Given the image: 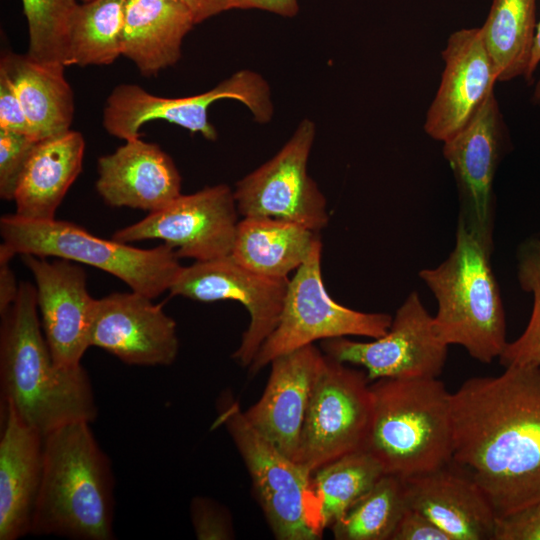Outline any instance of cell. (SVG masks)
<instances>
[{"label":"cell","mask_w":540,"mask_h":540,"mask_svg":"<svg viewBox=\"0 0 540 540\" xmlns=\"http://www.w3.org/2000/svg\"><path fill=\"white\" fill-rule=\"evenodd\" d=\"M221 99L240 101L260 123L272 116L266 81L252 71L241 70L205 93L181 98L155 96L135 84L118 85L107 99L103 125L109 134L128 141L140 138V128L146 122L165 120L214 141L217 132L208 120V109Z\"/></svg>","instance_id":"9c48e42d"},{"label":"cell","mask_w":540,"mask_h":540,"mask_svg":"<svg viewBox=\"0 0 540 540\" xmlns=\"http://www.w3.org/2000/svg\"><path fill=\"white\" fill-rule=\"evenodd\" d=\"M452 393V461L497 518L540 502V367L510 365Z\"/></svg>","instance_id":"6da1fadb"},{"label":"cell","mask_w":540,"mask_h":540,"mask_svg":"<svg viewBox=\"0 0 540 540\" xmlns=\"http://www.w3.org/2000/svg\"><path fill=\"white\" fill-rule=\"evenodd\" d=\"M315 125L304 119L280 151L236 183L239 214L267 216L320 232L329 222L327 201L307 172Z\"/></svg>","instance_id":"8fae6325"},{"label":"cell","mask_w":540,"mask_h":540,"mask_svg":"<svg viewBox=\"0 0 540 540\" xmlns=\"http://www.w3.org/2000/svg\"><path fill=\"white\" fill-rule=\"evenodd\" d=\"M125 0L76 6L68 28L65 65H108L122 55Z\"/></svg>","instance_id":"83f0119b"},{"label":"cell","mask_w":540,"mask_h":540,"mask_svg":"<svg viewBox=\"0 0 540 540\" xmlns=\"http://www.w3.org/2000/svg\"><path fill=\"white\" fill-rule=\"evenodd\" d=\"M231 9H261L285 17H293L298 12L297 0H228Z\"/></svg>","instance_id":"74e56055"},{"label":"cell","mask_w":540,"mask_h":540,"mask_svg":"<svg viewBox=\"0 0 540 540\" xmlns=\"http://www.w3.org/2000/svg\"><path fill=\"white\" fill-rule=\"evenodd\" d=\"M197 24L191 10L171 0H125L122 55L145 77L181 57L184 37Z\"/></svg>","instance_id":"603a6c76"},{"label":"cell","mask_w":540,"mask_h":540,"mask_svg":"<svg viewBox=\"0 0 540 540\" xmlns=\"http://www.w3.org/2000/svg\"><path fill=\"white\" fill-rule=\"evenodd\" d=\"M21 257L34 277L41 327L54 362L63 368L80 366L90 347L96 302L88 292L85 271L61 258Z\"/></svg>","instance_id":"2e32d148"},{"label":"cell","mask_w":540,"mask_h":540,"mask_svg":"<svg viewBox=\"0 0 540 540\" xmlns=\"http://www.w3.org/2000/svg\"><path fill=\"white\" fill-rule=\"evenodd\" d=\"M323 353L341 363L363 367L370 382L382 378H438L448 345L436 335L431 316L417 291L396 310L387 333L371 342L346 337L322 340Z\"/></svg>","instance_id":"7c38bea8"},{"label":"cell","mask_w":540,"mask_h":540,"mask_svg":"<svg viewBox=\"0 0 540 540\" xmlns=\"http://www.w3.org/2000/svg\"><path fill=\"white\" fill-rule=\"evenodd\" d=\"M0 234V260L32 254L86 264L152 299L169 291L183 267L176 251L165 243L141 249L95 236L70 221H31L7 214L0 219Z\"/></svg>","instance_id":"8992f818"},{"label":"cell","mask_w":540,"mask_h":540,"mask_svg":"<svg viewBox=\"0 0 540 540\" xmlns=\"http://www.w3.org/2000/svg\"><path fill=\"white\" fill-rule=\"evenodd\" d=\"M32 59L65 65L68 28L77 0H21Z\"/></svg>","instance_id":"1f68e13d"},{"label":"cell","mask_w":540,"mask_h":540,"mask_svg":"<svg viewBox=\"0 0 540 540\" xmlns=\"http://www.w3.org/2000/svg\"><path fill=\"white\" fill-rule=\"evenodd\" d=\"M83 2L89 0H82ZM188 7L193 13L196 23L230 10L228 0H171Z\"/></svg>","instance_id":"ab89813d"},{"label":"cell","mask_w":540,"mask_h":540,"mask_svg":"<svg viewBox=\"0 0 540 540\" xmlns=\"http://www.w3.org/2000/svg\"><path fill=\"white\" fill-rule=\"evenodd\" d=\"M288 282L258 274L227 255L182 267L169 292L205 303L240 302L250 322L232 358L248 368L279 322Z\"/></svg>","instance_id":"5bb4252c"},{"label":"cell","mask_w":540,"mask_h":540,"mask_svg":"<svg viewBox=\"0 0 540 540\" xmlns=\"http://www.w3.org/2000/svg\"><path fill=\"white\" fill-rule=\"evenodd\" d=\"M444 70L427 111L425 132L446 142L463 130L494 92L497 74L480 28L452 33L442 51Z\"/></svg>","instance_id":"ac0fdd59"},{"label":"cell","mask_w":540,"mask_h":540,"mask_svg":"<svg viewBox=\"0 0 540 540\" xmlns=\"http://www.w3.org/2000/svg\"><path fill=\"white\" fill-rule=\"evenodd\" d=\"M536 0H493L480 27L498 81L527 79L536 32Z\"/></svg>","instance_id":"4316f807"},{"label":"cell","mask_w":540,"mask_h":540,"mask_svg":"<svg viewBox=\"0 0 540 540\" xmlns=\"http://www.w3.org/2000/svg\"><path fill=\"white\" fill-rule=\"evenodd\" d=\"M492 252L458 220L455 245L448 257L419 272L437 302L433 328L438 338L448 346H462L482 363L499 359L508 343L504 305L491 267Z\"/></svg>","instance_id":"5b68a950"},{"label":"cell","mask_w":540,"mask_h":540,"mask_svg":"<svg viewBox=\"0 0 540 540\" xmlns=\"http://www.w3.org/2000/svg\"><path fill=\"white\" fill-rule=\"evenodd\" d=\"M90 422L44 436L43 470L31 533L75 540L113 538L114 478Z\"/></svg>","instance_id":"3957f363"},{"label":"cell","mask_w":540,"mask_h":540,"mask_svg":"<svg viewBox=\"0 0 540 540\" xmlns=\"http://www.w3.org/2000/svg\"><path fill=\"white\" fill-rule=\"evenodd\" d=\"M384 475L380 463L365 450L344 455L312 473L321 528L341 519Z\"/></svg>","instance_id":"f1b7e54d"},{"label":"cell","mask_w":540,"mask_h":540,"mask_svg":"<svg viewBox=\"0 0 540 540\" xmlns=\"http://www.w3.org/2000/svg\"><path fill=\"white\" fill-rule=\"evenodd\" d=\"M408 506L451 540H494L496 512L471 475L453 461L434 471L403 479Z\"/></svg>","instance_id":"ffe728a7"},{"label":"cell","mask_w":540,"mask_h":540,"mask_svg":"<svg viewBox=\"0 0 540 540\" xmlns=\"http://www.w3.org/2000/svg\"><path fill=\"white\" fill-rule=\"evenodd\" d=\"M181 181L172 158L140 138L98 159L96 189L111 207L158 211L181 195Z\"/></svg>","instance_id":"44dd1931"},{"label":"cell","mask_w":540,"mask_h":540,"mask_svg":"<svg viewBox=\"0 0 540 540\" xmlns=\"http://www.w3.org/2000/svg\"><path fill=\"white\" fill-rule=\"evenodd\" d=\"M38 141L11 131L0 130V197L14 200L16 189Z\"/></svg>","instance_id":"d6a6232c"},{"label":"cell","mask_w":540,"mask_h":540,"mask_svg":"<svg viewBox=\"0 0 540 540\" xmlns=\"http://www.w3.org/2000/svg\"><path fill=\"white\" fill-rule=\"evenodd\" d=\"M371 414L366 372L325 355L306 413L297 462L312 474L344 455L364 450Z\"/></svg>","instance_id":"30bf717a"},{"label":"cell","mask_w":540,"mask_h":540,"mask_svg":"<svg viewBox=\"0 0 540 540\" xmlns=\"http://www.w3.org/2000/svg\"><path fill=\"white\" fill-rule=\"evenodd\" d=\"M0 438V539L31 533L43 470L44 436L2 404Z\"/></svg>","instance_id":"7402d4cb"},{"label":"cell","mask_w":540,"mask_h":540,"mask_svg":"<svg viewBox=\"0 0 540 540\" xmlns=\"http://www.w3.org/2000/svg\"><path fill=\"white\" fill-rule=\"evenodd\" d=\"M0 130L31 137L30 126L21 103L3 74H0Z\"/></svg>","instance_id":"8d00e7d4"},{"label":"cell","mask_w":540,"mask_h":540,"mask_svg":"<svg viewBox=\"0 0 540 540\" xmlns=\"http://www.w3.org/2000/svg\"><path fill=\"white\" fill-rule=\"evenodd\" d=\"M213 427L226 428L251 477L270 529L278 540L322 537L312 474L278 450L246 419L238 401L223 393Z\"/></svg>","instance_id":"52a82bcc"},{"label":"cell","mask_w":540,"mask_h":540,"mask_svg":"<svg viewBox=\"0 0 540 540\" xmlns=\"http://www.w3.org/2000/svg\"><path fill=\"white\" fill-rule=\"evenodd\" d=\"M506 148V127L494 92L471 122L443 145L444 158L458 189V220L491 249L495 227L494 180Z\"/></svg>","instance_id":"9a60e30c"},{"label":"cell","mask_w":540,"mask_h":540,"mask_svg":"<svg viewBox=\"0 0 540 540\" xmlns=\"http://www.w3.org/2000/svg\"><path fill=\"white\" fill-rule=\"evenodd\" d=\"M9 260H0V314L4 313L15 301L19 291V284Z\"/></svg>","instance_id":"f35d334b"},{"label":"cell","mask_w":540,"mask_h":540,"mask_svg":"<svg viewBox=\"0 0 540 540\" xmlns=\"http://www.w3.org/2000/svg\"><path fill=\"white\" fill-rule=\"evenodd\" d=\"M233 190L225 184L179 195L164 208L117 230L122 243L158 239L179 258L207 261L231 254L238 220Z\"/></svg>","instance_id":"4fadbf2b"},{"label":"cell","mask_w":540,"mask_h":540,"mask_svg":"<svg viewBox=\"0 0 540 540\" xmlns=\"http://www.w3.org/2000/svg\"><path fill=\"white\" fill-rule=\"evenodd\" d=\"M540 64V22L537 24L533 48L530 58V64L528 69L527 81L532 78V75L538 65ZM533 99L535 102L540 103V78L536 84Z\"/></svg>","instance_id":"60d3db41"},{"label":"cell","mask_w":540,"mask_h":540,"mask_svg":"<svg viewBox=\"0 0 540 540\" xmlns=\"http://www.w3.org/2000/svg\"><path fill=\"white\" fill-rule=\"evenodd\" d=\"M1 315L0 386L2 404L43 436L69 423H92L97 405L82 365L54 362L42 333L36 290L21 282L17 298Z\"/></svg>","instance_id":"7a4b0ae2"},{"label":"cell","mask_w":540,"mask_h":540,"mask_svg":"<svg viewBox=\"0 0 540 540\" xmlns=\"http://www.w3.org/2000/svg\"><path fill=\"white\" fill-rule=\"evenodd\" d=\"M152 300L132 290L96 299L90 347L101 348L129 365L172 364L179 350L176 323Z\"/></svg>","instance_id":"e0dca14e"},{"label":"cell","mask_w":540,"mask_h":540,"mask_svg":"<svg viewBox=\"0 0 540 540\" xmlns=\"http://www.w3.org/2000/svg\"><path fill=\"white\" fill-rule=\"evenodd\" d=\"M372 414L364 450L384 474L405 479L452 461V393L439 378H382L370 384Z\"/></svg>","instance_id":"277c9868"},{"label":"cell","mask_w":540,"mask_h":540,"mask_svg":"<svg viewBox=\"0 0 540 540\" xmlns=\"http://www.w3.org/2000/svg\"><path fill=\"white\" fill-rule=\"evenodd\" d=\"M494 540H540V502L498 517Z\"/></svg>","instance_id":"e575fe53"},{"label":"cell","mask_w":540,"mask_h":540,"mask_svg":"<svg viewBox=\"0 0 540 540\" xmlns=\"http://www.w3.org/2000/svg\"><path fill=\"white\" fill-rule=\"evenodd\" d=\"M321 255L319 239L289 280L279 322L248 367L250 375L274 358L317 340L351 335L376 339L389 330L393 319L389 314L357 311L329 296L322 279Z\"/></svg>","instance_id":"ba28073f"},{"label":"cell","mask_w":540,"mask_h":540,"mask_svg":"<svg viewBox=\"0 0 540 540\" xmlns=\"http://www.w3.org/2000/svg\"><path fill=\"white\" fill-rule=\"evenodd\" d=\"M61 64L36 61L27 54L6 52L0 61L3 74L13 87L30 126V135L40 141L68 130L74 115L73 91Z\"/></svg>","instance_id":"d4e9b609"},{"label":"cell","mask_w":540,"mask_h":540,"mask_svg":"<svg viewBox=\"0 0 540 540\" xmlns=\"http://www.w3.org/2000/svg\"><path fill=\"white\" fill-rule=\"evenodd\" d=\"M192 524L199 540H228L234 538L229 512L219 503L206 497H195L190 505Z\"/></svg>","instance_id":"836d02e7"},{"label":"cell","mask_w":540,"mask_h":540,"mask_svg":"<svg viewBox=\"0 0 540 540\" xmlns=\"http://www.w3.org/2000/svg\"><path fill=\"white\" fill-rule=\"evenodd\" d=\"M85 140L68 130L38 141L18 183L16 215L31 221L55 219V212L82 170Z\"/></svg>","instance_id":"cb8c5ba5"},{"label":"cell","mask_w":540,"mask_h":540,"mask_svg":"<svg viewBox=\"0 0 540 540\" xmlns=\"http://www.w3.org/2000/svg\"><path fill=\"white\" fill-rule=\"evenodd\" d=\"M325 354L314 344L274 358L265 390L244 415L283 454L297 462L301 433Z\"/></svg>","instance_id":"d6986e66"},{"label":"cell","mask_w":540,"mask_h":540,"mask_svg":"<svg viewBox=\"0 0 540 540\" xmlns=\"http://www.w3.org/2000/svg\"><path fill=\"white\" fill-rule=\"evenodd\" d=\"M402 478L384 474L331 526L336 540H391L408 508Z\"/></svg>","instance_id":"f546056e"},{"label":"cell","mask_w":540,"mask_h":540,"mask_svg":"<svg viewBox=\"0 0 540 540\" xmlns=\"http://www.w3.org/2000/svg\"><path fill=\"white\" fill-rule=\"evenodd\" d=\"M391 540H451V538L423 513L408 507Z\"/></svg>","instance_id":"d590c367"},{"label":"cell","mask_w":540,"mask_h":540,"mask_svg":"<svg viewBox=\"0 0 540 540\" xmlns=\"http://www.w3.org/2000/svg\"><path fill=\"white\" fill-rule=\"evenodd\" d=\"M319 239V232L295 222L245 216L238 222L230 255L258 274L288 279L307 260Z\"/></svg>","instance_id":"484cf974"},{"label":"cell","mask_w":540,"mask_h":540,"mask_svg":"<svg viewBox=\"0 0 540 540\" xmlns=\"http://www.w3.org/2000/svg\"><path fill=\"white\" fill-rule=\"evenodd\" d=\"M516 273L520 288L532 296V310L522 334L508 342L500 364L540 367V237L523 240L516 251Z\"/></svg>","instance_id":"4dcf8cb0"}]
</instances>
